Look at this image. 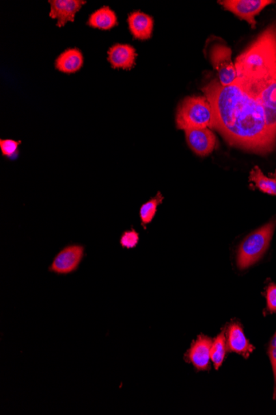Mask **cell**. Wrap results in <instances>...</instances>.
Masks as SVG:
<instances>
[{
	"label": "cell",
	"instance_id": "1",
	"mask_svg": "<svg viewBox=\"0 0 276 415\" xmlns=\"http://www.w3.org/2000/svg\"><path fill=\"white\" fill-rule=\"evenodd\" d=\"M202 90L214 110V129L228 144L258 154L269 153L275 148L264 106L238 81L223 86L215 79Z\"/></svg>",
	"mask_w": 276,
	"mask_h": 415
},
{
	"label": "cell",
	"instance_id": "2",
	"mask_svg": "<svg viewBox=\"0 0 276 415\" xmlns=\"http://www.w3.org/2000/svg\"><path fill=\"white\" fill-rule=\"evenodd\" d=\"M238 81L243 83L263 80L276 71V23L262 32L259 37L236 58Z\"/></svg>",
	"mask_w": 276,
	"mask_h": 415
},
{
	"label": "cell",
	"instance_id": "3",
	"mask_svg": "<svg viewBox=\"0 0 276 415\" xmlns=\"http://www.w3.org/2000/svg\"><path fill=\"white\" fill-rule=\"evenodd\" d=\"M176 127L187 130L214 129L215 114L210 102L204 97H189L180 103L176 116Z\"/></svg>",
	"mask_w": 276,
	"mask_h": 415
},
{
	"label": "cell",
	"instance_id": "4",
	"mask_svg": "<svg viewBox=\"0 0 276 415\" xmlns=\"http://www.w3.org/2000/svg\"><path fill=\"white\" fill-rule=\"evenodd\" d=\"M275 226V221H271L251 233L240 243L236 254V264L240 270H246L253 266L265 254L270 246Z\"/></svg>",
	"mask_w": 276,
	"mask_h": 415
},
{
	"label": "cell",
	"instance_id": "5",
	"mask_svg": "<svg viewBox=\"0 0 276 415\" xmlns=\"http://www.w3.org/2000/svg\"><path fill=\"white\" fill-rule=\"evenodd\" d=\"M210 59L218 73L220 84L223 86L234 84L238 80V73L232 61V50L230 47L223 43H216L210 49Z\"/></svg>",
	"mask_w": 276,
	"mask_h": 415
},
{
	"label": "cell",
	"instance_id": "6",
	"mask_svg": "<svg viewBox=\"0 0 276 415\" xmlns=\"http://www.w3.org/2000/svg\"><path fill=\"white\" fill-rule=\"evenodd\" d=\"M85 256V247L81 244H68L54 257L49 271L58 275H68L78 270Z\"/></svg>",
	"mask_w": 276,
	"mask_h": 415
},
{
	"label": "cell",
	"instance_id": "7",
	"mask_svg": "<svg viewBox=\"0 0 276 415\" xmlns=\"http://www.w3.org/2000/svg\"><path fill=\"white\" fill-rule=\"evenodd\" d=\"M227 11L232 12L243 21L249 23L252 29L256 27V16H258L268 5L274 3L270 0H224L219 1Z\"/></svg>",
	"mask_w": 276,
	"mask_h": 415
},
{
	"label": "cell",
	"instance_id": "8",
	"mask_svg": "<svg viewBox=\"0 0 276 415\" xmlns=\"http://www.w3.org/2000/svg\"><path fill=\"white\" fill-rule=\"evenodd\" d=\"M236 81L252 97L258 99L263 106L276 109V71L261 81L250 83Z\"/></svg>",
	"mask_w": 276,
	"mask_h": 415
},
{
	"label": "cell",
	"instance_id": "9",
	"mask_svg": "<svg viewBox=\"0 0 276 415\" xmlns=\"http://www.w3.org/2000/svg\"><path fill=\"white\" fill-rule=\"evenodd\" d=\"M187 144L197 155L205 157L214 151L217 138L208 128H195L184 130Z\"/></svg>",
	"mask_w": 276,
	"mask_h": 415
},
{
	"label": "cell",
	"instance_id": "10",
	"mask_svg": "<svg viewBox=\"0 0 276 415\" xmlns=\"http://www.w3.org/2000/svg\"><path fill=\"white\" fill-rule=\"evenodd\" d=\"M212 341L206 336L200 335L196 341L193 342L187 353L184 354V361L191 363L196 370L210 369L211 349Z\"/></svg>",
	"mask_w": 276,
	"mask_h": 415
},
{
	"label": "cell",
	"instance_id": "11",
	"mask_svg": "<svg viewBox=\"0 0 276 415\" xmlns=\"http://www.w3.org/2000/svg\"><path fill=\"white\" fill-rule=\"evenodd\" d=\"M50 18L57 19V26L64 27L67 23L74 21V17L85 5L84 0H51Z\"/></svg>",
	"mask_w": 276,
	"mask_h": 415
},
{
	"label": "cell",
	"instance_id": "12",
	"mask_svg": "<svg viewBox=\"0 0 276 415\" xmlns=\"http://www.w3.org/2000/svg\"><path fill=\"white\" fill-rule=\"evenodd\" d=\"M137 54L129 45L117 43L108 51V61L113 69L131 70L136 64Z\"/></svg>",
	"mask_w": 276,
	"mask_h": 415
},
{
	"label": "cell",
	"instance_id": "13",
	"mask_svg": "<svg viewBox=\"0 0 276 415\" xmlns=\"http://www.w3.org/2000/svg\"><path fill=\"white\" fill-rule=\"evenodd\" d=\"M227 349L231 353L242 355L245 358L255 350L244 334L243 327L239 323H232L227 329Z\"/></svg>",
	"mask_w": 276,
	"mask_h": 415
},
{
	"label": "cell",
	"instance_id": "14",
	"mask_svg": "<svg viewBox=\"0 0 276 415\" xmlns=\"http://www.w3.org/2000/svg\"><path fill=\"white\" fill-rule=\"evenodd\" d=\"M128 23L134 38L144 41L152 38L154 21L151 16L135 11L129 14Z\"/></svg>",
	"mask_w": 276,
	"mask_h": 415
},
{
	"label": "cell",
	"instance_id": "15",
	"mask_svg": "<svg viewBox=\"0 0 276 415\" xmlns=\"http://www.w3.org/2000/svg\"><path fill=\"white\" fill-rule=\"evenodd\" d=\"M84 65V56L78 49H68L59 55L55 61V67L59 72L73 74L79 72Z\"/></svg>",
	"mask_w": 276,
	"mask_h": 415
},
{
	"label": "cell",
	"instance_id": "16",
	"mask_svg": "<svg viewBox=\"0 0 276 415\" xmlns=\"http://www.w3.org/2000/svg\"><path fill=\"white\" fill-rule=\"evenodd\" d=\"M118 25L115 12L109 6H104L90 14L87 25L92 29L108 31Z\"/></svg>",
	"mask_w": 276,
	"mask_h": 415
},
{
	"label": "cell",
	"instance_id": "17",
	"mask_svg": "<svg viewBox=\"0 0 276 415\" xmlns=\"http://www.w3.org/2000/svg\"><path fill=\"white\" fill-rule=\"evenodd\" d=\"M249 179L260 191L266 194L276 196V180L273 177H266L258 166L251 170Z\"/></svg>",
	"mask_w": 276,
	"mask_h": 415
},
{
	"label": "cell",
	"instance_id": "18",
	"mask_svg": "<svg viewBox=\"0 0 276 415\" xmlns=\"http://www.w3.org/2000/svg\"><path fill=\"white\" fill-rule=\"evenodd\" d=\"M164 197L161 192H157V194L153 199H150L147 203L143 204L140 208L139 216L141 219V226L144 229H147L148 225L151 223L154 217H155L157 208L159 205L163 203Z\"/></svg>",
	"mask_w": 276,
	"mask_h": 415
},
{
	"label": "cell",
	"instance_id": "19",
	"mask_svg": "<svg viewBox=\"0 0 276 415\" xmlns=\"http://www.w3.org/2000/svg\"><path fill=\"white\" fill-rule=\"evenodd\" d=\"M227 343L225 334H220L212 342L211 349V360L214 362L216 370L219 369L225 359Z\"/></svg>",
	"mask_w": 276,
	"mask_h": 415
},
{
	"label": "cell",
	"instance_id": "20",
	"mask_svg": "<svg viewBox=\"0 0 276 415\" xmlns=\"http://www.w3.org/2000/svg\"><path fill=\"white\" fill-rule=\"evenodd\" d=\"M21 140H14L8 138V140H0V149L3 157L9 158L10 160H15L19 154V145L21 144Z\"/></svg>",
	"mask_w": 276,
	"mask_h": 415
},
{
	"label": "cell",
	"instance_id": "21",
	"mask_svg": "<svg viewBox=\"0 0 276 415\" xmlns=\"http://www.w3.org/2000/svg\"><path fill=\"white\" fill-rule=\"evenodd\" d=\"M139 239V233L132 228L131 230L123 232L120 237V243L122 247L129 250V249H133L137 246Z\"/></svg>",
	"mask_w": 276,
	"mask_h": 415
},
{
	"label": "cell",
	"instance_id": "22",
	"mask_svg": "<svg viewBox=\"0 0 276 415\" xmlns=\"http://www.w3.org/2000/svg\"><path fill=\"white\" fill-rule=\"evenodd\" d=\"M266 298L267 310L270 313L276 314V284H270L266 288Z\"/></svg>",
	"mask_w": 276,
	"mask_h": 415
},
{
	"label": "cell",
	"instance_id": "23",
	"mask_svg": "<svg viewBox=\"0 0 276 415\" xmlns=\"http://www.w3.org/2000/svg\"><path fill=\"white\" fill-rule=\"evenodd\" d=\"M268 355H269V357L271 362L272 370H273L274 373V378H275V391H274V399L276 398V347H270L269 350H268Z\"/></svg>",
	"mask_w": 276,
	"mask_h": 415
},
{
	"label": "cell",
	"instance_id": "24",
	"mask_svg": "<svg viewBox=\"0 0 276 415\" xmlns=\"http://www.w3.org/2000/svg\"><path fill=\"white\" fill-rule=\"evenodd\" d=\"M270 347H276V333L274 335V337L271 338Z\"/></svg>",
	"mask_w": 276,
	"mask_h": 415
},
{
	"label": "cell",
	"instance_id": "25",
	"mask_svg": "<svg viewBox=\"0 0 276 415\" xmlns=\"http://www.w3.org/2000/svg\"><path fill=\"white\" fill-rule=\"evenodd\" d=\"M271 177H273V179H275L276 180V170L274 173H272Z\"/></svg>",
	"mask_w": 276,
	"mask_h": 415
}]
</instances>
